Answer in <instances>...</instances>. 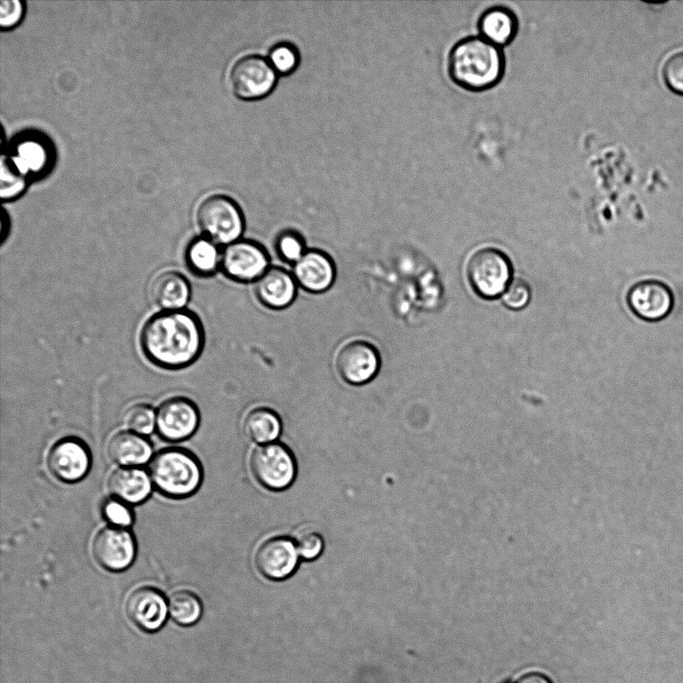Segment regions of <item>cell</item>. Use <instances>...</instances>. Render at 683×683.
I'll return each mask as SVG.
<instances>
[{
    "mask_svg": "<svg viewBox=\"0 0 683 683\" xmlns=\"http://www.w3.org/2000/svg\"><path fill=\"white\" fill-rule=\"evenodd\" d=\"M249 467L257 483L271 491L287 489L297 474L294 454L281 442L255 447L250 454Z\"/></svg>",
    "mask_w": 683,
    "mask_h": 683,
    "instance_id": "cell-6",
    "label": "cell"
},
{
    "mask_svg": "<svg viewBox=\"0 0 683 683\" xmlns=\"http://www.w3.org/2000/svg\"><path fill=\"white\" fill-rule=\"evenodd\" d=\"M505 58L501 47L476 36L464 38L451 49L448 72L463 89L480 92L496 86L503 78Z\"/></svg>",
    "mask_w": 683,
    "mask_h": 683,
    "instance_id": "cell-2",
    "label": "cell"
},
{
    "mask_svg": "<svg viewBox=\"0 0 683 683\" xmlns=\"http://www.w3.org/2000/svg\"><path fill=\"white\" fill-rule=\"evenodd\" d=\"M294 542L299 556L306 561L318 558L324 549L323 536L311 528L300 529L294 537Z\"/></svg>",
    "mask_w": 683,
    "mask_h": 683,
    "instance_id": "cell-29",
    "label": "cell"
},
{
    "mask_svg": "<svg viewBox=\"0 0 683 683\" xmlns=\"http://www.w3.org/2000/svg\"><path fill=\"white\" fill-rule=\"evenodd\" d=\"M662 76L671 91L683 95V51L676 52L665 60Z\"/></svg>",
    "mask_w": 683,
    "mask_h": 683,
    "instance_id": "cell-31",
    "label": "cell"
},
{
    "mask_svg": "<svg viewBox=\"0 0 683 683\" xmlns=\"http://www.w3.org/2000/svg\"><path fill=\"white\" fill-rule=\"evenodd\" d=\"M124 418L127 427L142 436L150 434L156 428V411L145 403L130 406Z\"/></svg>",
    "mask_w": 683,
    "mask_h": 683,
    "instance_id": "cell-28",
    "label": "cell"
},
{
    "mask_svg": "<svg viewBox=\"0 0 683 683\" xmlns=\"http://www.w3.org/2000/svg\"><path fill=\"white\" fill-rule=\"evenodd\" d=\"M103 517L114 527H129L133 522V514L129 506L117 499L112 498L104 502L102 506Z\"/></svg>",
    "mask_w": 683,
    "mask_h": 683,
    "instance_id": "cell-32",
    "label": "cell"
},
{
    "mask_svg": "<svg viewBox=\"0 0 683 683\" xmlns=\"http://www.w3.org/2000/svg\"><path fill=\"white\" fill-rule=\"evenodd\" d=\"M298 285L291 271L280 266H270L254 282V293L265 307L274 310L290 306L296 298Z\"/></svg>",
    "mask_w": 683,
    "mask_h": 683,
    "instance_id": "cell-17",
    "label": "cell"
},
{
    "mask_svg": "<svg viewBox=\"0 0 683 683\" xmlns=\"http://www.w3.org/2000/svg\"><path fill=\"white\" fill-rule=\"evenodd\" d=\"M205 331L199 316L187 308L161 310L142 325L139 345L145 358L156 367L180 370L201 355Z\"/></svg>",
    "mask_w": 683,
    "mask_h": 683,
    "instance_id": "cell-1",
    "label": "cell"
},
{
    "mask_svg": "<svg viewBox=\"0 0 683 683\" xmlns=\"http://www.w3.org/2000/svg\"><path fill=\"white\" fill-rule=\"evenodd\" d=\"M292 275L299 288L309 293L327 291L336 278V268L332 258L320 249H307L303 256L292 265Z\"/></svg>",
    "mask_w": 683,
    "mask_h": 683,
    "instance_id": "cell-16",
    "label": "cell"
},
{
    "mask_svg": "<svg viewBox=\"0 0 683 683\" xmlns=\"http://www.w3.org/2000/svg\"><path fill=\"white\" fill-rule=\"evenodd\" d=\"M277 73L268 60L258 55H245L230 69L229 83L233 93L243 100L260 99L276 84Z\"/></svg>",
    "mask_w": 683,
    "mask_h": 683,
    "instance_id": "cell-9",
    "label": "cell"
},
{
    "mask_svg": "<svg viewBox=\"0 0 683 683\" xmlns=\"http://www.w3.org/2000/svg\"><path fill=\"white\" fill-rule=\"evenodd\" d=\"M23 14L22 3L18 0H2L0 2V25L10 28L16 25Z\"/></svg>",
    "mask_w": 683,
    "mask_h": 683,
    "instance_id": "cell-34",
    "label": "cell"
},
{
    "mask_svg": "<svg viewBox=\"0 0 683 683\" xmlns=\"http://www.w3.org/2000/svg\"><path fill=\"white\" fill-rule=\"evenodd\" d=\"M515 683H552L551 680L540 672H527L521 675Z\"/></svg>",
    "mask_w": 683,
    "mask_h": 683,
    "instance_id": "cell-35",
    "label": "cell"
},
{
    "mask_svg": "<svg viewBox=\"0 0 683 683\" xmlns=\"http://www.w3.org/2000/svg\"><path fill=\"white\" fill-rule=\"evenodd\" d=\"M270 266L267 250L257 241L240 238L222 247L220 270L232 281L254 283Z\"/></svg>",
    "mask_w": 683,
    "mask_h": 683,
    "instance_id": "cell-7",
    "label": "cell"
},
{
    "mask_svg": "<svg viewBox=\"0 0 683 683\" xmlns=\"http://www.w3.org/2000/svg\"><path fill=\"white\" fill-rule=\"evenodd\" d=\"M196 222L203 236L222 247L240 239L245 226L239 206L231 198L219 194L210 195L199 203Z\"/></svg>",
    "mask_w": 683,
    "mask_h": 683,
    "instance_id": "cell-4",
    "label": "cell"
},
{
    "mask_svg": "<svg viewBox=\"0 0 683 683\" xmlns=\"http://www.w3.org/2000/svg\"><path fill=\"white\" fill-rule=\"evenodd\" d=\"M16 166L24 173L42 171L49 159L47 147L37 139H24L18 143L11 157Z\"/></svg>",
    "mask_w": 683,
    "mask_h": 683,
    "instance_id": "cell-25",
    "label": "cell"
},
{
    "mask_svg": "<svg viewBox=\"0 0 683 683\" xmlns=\"http://www.w3.org/2000/svg\"><path fill=\"white\" fill-rule=\"evenodd\" d=\"M47 463L51 473L63 482H76L90 469L91 456L85 443L74 437L57 441L48 453Z\"/></svg>",
    "mask_w": 683,
    "mask_h": 683,
    "instance_id": "cell-14",
    "label": "cell"
},
{
    "mask_svg": "<svg viewBox=\"0 0 683 683\" xmlns=\"http://www.w3.org/2000/svg\"><path fill=\"white\" fill-rule=\"evenodd\" d=\"M307 248L303 237L296 231L285 230L280 232L275 239V251L277 256L285 263L295 264L306 252Z\"/></svg>",
    "mask_w": 683,
    "mask_h": 683,
    "instance_id": "cell-26",
    "label": "cell"
},
{
    "mask_svg": "<svg viewBox=\"0 0 683 683\" xmlns=\"http://www.w3.org/2000/svg\"><path fill=\"white\" fill-rule=\"evenodd\" d=\"M478 29L482 38L501 47L515 38L518 21L511 10L504 7H492L480 16Z\"/></svg>",
    "mask_w": 683,
    "mask_h": 683,
    "instance_id": "cell-23",
    "label": "cell"
},
{
    "mask_svg": "<svg viewBox=\"0 0 683 683\" xmlns=\"http://www.w3.org/2000/svg\"><path fill=\"white\" fill-rule=\"evenodd\" d=\"M381 357L378 349L364 339H352L340 346L335 367L340 378L349 385L369 383L378 374Z\"/></svg>",
    "mask_w": 683,
    "mask_h": 683,
    "instance_id": "cell-8",
    "label": "cell"
},
{
    "mask_svg": "<svg viewBox=\"0 0 683 683\" xmlns=\"http://www.w3.org/2000/svg\"><path fill=\"white\" fill-rule=\"evenodd\" d=\"M168 612L171 619L181 626L195 624L202 615V603L191 591L179 590L168 600Z\"/></svg>",
    "mask_w": 683,
    "mask_h": 683,
    "instance_id": "cell-24",
    "label": "cell"
},
{
    "mask_svg": "<svg viewBox=\"0 0 683 683\" xmlns=\"http://www.w3.org/2000/svg\"><path fill=\"white\" fill-rule=\"evenodd\" d=\"M199 422L198 407L183 396L165 399L156 410V430L167 441L189 438L197 430Z\"/></svg>",
    "mask_w": 683,
    "mask_h": 683,
    "instance_id": "cell-12",
    "label": "cell"
},
{
    "mask_svg": "<svg viewBox=\"0 0 683 683\" xmlns=\"http://www.w3.org/2000/svg\"><path fill=\"white\" fill-rule=\"evenodd\" d=\"M242 429L251 441L263 445L276 442L282 432V421L274 409L255 406L244 415Z\"/></svg>",
    "mask_w": 683,
    "mask_h": 683,
    "instance_id": "cell-22",
    "label": "cell"
},
{
    "mask_svg": "<svg viewBox=\"0 0 683 683\" xmlns=\"http://www.w3.org/2000/svg\"><path fill=\"white\" fill-rule=\"evenodd\" d=\"M24 175L11 158L2 156L0 176V195L2 199H12L21 193L25 186Z\"/></svg>",
    "mask_w": 683,
    "mask_h": 683,
    "instance_id": "cell-27",
    "label": "cell"
},
{
    "mask_svg": "<svg viewBox=\"0 0 683 683\" xmlns=\"http://www.w3.org/2000/svg\"><path fill=\"white\" fill-rule=\"evenodd\" d=\"M299 553L294 539L276 535L263 540L256 548L254 563L266 579L281 581L289 578L299 564Z\"/></svg>",
    "mask_w": 683,
    "mask_h": 683,
    "instance_id": "cell-11",
    "label": "cell"
},
{
    "mask_svg": "<svg viewBox=\"0 0 683 683\" xmlns=\"http://www.w3.org/2000/svg\"><path fill=\"white\" fill-rule=\"evenodd\" d=\"M149 475L153 485L163 495L184 498L201 485L203 472L198 459L188 450L166 448L151 459Z\"/></svg>",
    "mask_w": 683,
    "mask_h": 683,
    "instance_id": "cell-3",
    "label": "cell"
},
{
    "mask_svg": "<svg viewBox=\"0 0 683 683\" xmlns=\"http://www.w3.org/2000/svg\"><path fill=\"white\" fill-rule=\"evenodd\" d=\"M110 458L123 467H137L151 458L152 447L144 436L132 431L114 434L108 443Z\"/></svg>",
    "mask_w": 683,
    "mask_h": 683,
    "instance_id": "cell-20",
    "label": "cell"
},
{
    "mask_svg": "<svg viewBox=\"0 0 683 683\" xmlns=\"http://www.w3.org/2000/svg\"><path fill=\"white\" fill-rule=\"evenodd\" d=\"M125 609L133 624L146 632L161 629L169 613L165 596L152 587L134 590L127 598Z\"/></svg>",
    "mask_w": 683,
    "mask_h": 683,
    "instance_id": "cell-15",
    "label": "cell"
},
{
    "mask_svg": "<svg viewBox=\"0 0 683 683\" xmlns=\"http://www.w3.org/2000/svg\"><path fill=\"white\" fill-rule=\"evenodd\" d=\"M267 60L276 73L285 75L297 67L299 56L292 45L282 43L270 50Z\"/></svg>",
    "mask_w": 683,
    "mask_h": 683,
    "instance_id": "cell-30",
    "label": "cell"
},
{
    "mask_svg": "<svg viewBox=\"0 0 683 683\" xmlns=\"http://www.w3.org/2000/svg\"><path fill=\"white\" fill-rule=\"evenodd\" d=\"M466 276L475 294L484 299H494L503 295L512 281L511 262L497 248H482L469 258Z\"/></svg>",
    "mask_w": 683,
    "mask_h": 683,
    "instance_id": "cell-5",
    "label": "cell"
},
{
    "mask_svg": "<svg viewBox=\"0 0 683 683\" xmlns=\"http://www.w3.org/2000/svg\"><path fill=\"white\" fill-rule=\"evenodd\" d=\"M626 302L631 312L639 319L658 322L672 312L674 294L666 283L657 279H644L629 288Z\"/></svg>",
    "mask_w": 683,
    "mask_h": 683,
    "instance_id": "cell-10",
    "label": "cell"
},
{
    "mask_svg": "<svg viewBox=\"0 0 683 683\" xmlns=\"http://www.w3.org/2000/svg\"><path fill=\"white\" fill-rule=\"evenodd\" d=\"M150 475L138 467H121L108 480L110 492L126 504H138L147 499L152 490Z\"/></svg>",
    "mask_w": 683,
    "mask_h": 683,
    "instance_id": "cell-19",
    "label": "cell"
},
{
    "mask_svg": "<svg viewBox=\"0 0 683 683\" xmlns=\"http://www.w3.org/2000/svg\"><path fill=\"white\" fill-rule=\"evenodd\" d=\"M150 295L161 310L184 309L191 297V285L181 272L165 270L151 281Z\"/></svg>",
    "mask_w": 683,
    "mask_h": 683,
    "instance_id": "cell-18",
    "label": "cell"
},
{
    "mask_svg": "<svg viewBox=\"0 0 683 683\" xmlns=\"http://www.w3.org/2000/svg\"><path fill=\"white\" fill-rule=\"evenodd\" d=\"M92 553L99 565L109 571H122L131 565L136 554L133 535L125 528L105 527L92 542Z\"/></svg>",
    "mask_w": 683,
    "mask_h": 683,
    "instance_id": "cell-13",
    "label": "cell"
},
{
    "mask_svg": "<svg viewBox=\"0 0 683 683\" xmlns=\"http://www.w3.org/2000/svg\"><path fill=\"white\" fill-rule=\"evenodd\" d=\"M222 248L205 236L191 239L184 251L188 270L197 277L213 276L221 266Z\"/></svg>",
    "mask_w": 683,
    "mask_h": 683,
    "instance_id": "cell-21",
    "label": "cell"
},
{
    "mask_svg": "<svg viewBox=\"0 0 683 683\" xmlns=\"http://www.w3.org/2000/svg\"><path fill=\"white\" fill-rule=\"evenodd\" d=\"M1 227H0V243L3 244L6 239L9 236L10 232V222H9V217L5 210H2L1 213V219H0Z\"/></svg>",
    "mask_w": 683,
    "mask_h": 683,
    "instance_id": "cell-36",
    "label": "cell"
},
{
    "mask_svg": "<svg viewBox=\"0 0 683 683\" xmlns=\"http://www.w3.org/2000/svg\"><path fill=\"white\" fill-rule=\"evenodd\" d=\"M504 304L513 310H519L527 306L531 299V289L528 283L520 278L510 282L502 295Z\"/></svg>",
    "mask_w": 683,
    "mask_h": 683,
    "instance_id": "cell-33",
    "label": "cell"
}]
</instances>
